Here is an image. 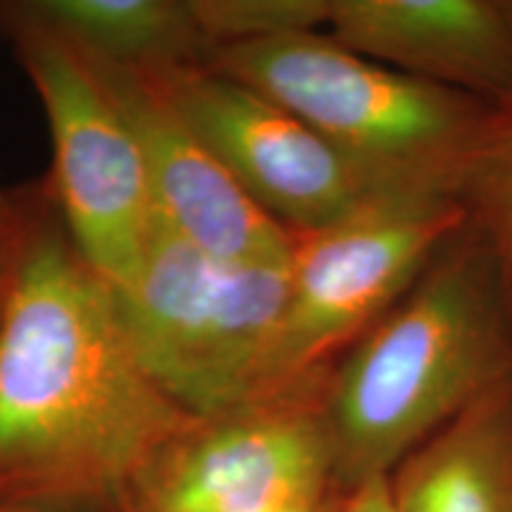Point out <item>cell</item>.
<instances>
[{"label": "cell", "instance_id": "cell-15", "mask_svg": "<svg viewBox=\"0 0 512 512\" xmlns=\"http://www.w3.org/2000/svg\"><path fill=\"white\" fill-rule=\"evenodd\" d=\"M482 176L491 181L498 219H501L505 242H508L512 256V121L505 128L498 126L494 150H491V157L486 162Z\"/></svg>", "mask_w": 512, "mask_h": 512}, {"label": "cell", "instance_id": "cell-2", "mask_svg": "<svg viewBox=\"0 0 512 512\" xmlns=\"http://www.w3.org/2000/svg\"><path fill=\"white\" fill-rule=\"evenodd\" d=\"M510 368L489 261L467 252L432 261L325 380L337 489L392 475L448 422L503 389Z\"/></svg>", "mask_w": 512, "mask_h": 512}, {"label": "cell", "instance_id": "cell-6", "mask_svg": "<svg viewBox=\"0 0 512 512\" xmlns=\"http://www.w3.org/2000/svg\"><path fill=\"white\" fill-rule=\"evenodd\" d=\"M0 31L34 86L53 145L48 188L83 259L112 290L143 266L157 207L140 147L98 69L53 31L0 3Z\"/></svg>", "mask_w": 512, "mask_h": 512}, {"label": "cell", "instance_id": "cell-10", "mask_svg": "<svg viewBox=\"0 0 512 512\" xmlns=\"http://www.w3.org/2000/svg\"><path fill=\"white\" fill-rule=\"evenodd\" d=\"M339 46L460 93H512V3L330 0Z\"/></svg>", "mask_w": 512, "mask_h": 512}, {"label": "cell", "instance_id": "cell-14", "mask_svg": "<svg viewBox=\"0 0 512 512\" xmlns=\"http://www.w3.org/2000/svg\"><path fill=\"white\" fill-rule=\"evenodd\" d=\"M27 230V190L0 183V311L8 299L12 278Z\"/></svg>", "mask_w": 512, "mask_h": 512}, {"label": "cell", "instance_id": "cell-3", "mask_svg": "<svg viewBox=\"0 0 512 512\" xmlns=\"http://www.w3.org/2000/svg\"><path fill=\"white\" fill-rule=\"evenodd\" d=\"M207 64L297 114L373 197H458L494 150L498 126L470 95L351 53L323 31L226 46Z\"/></svg>", "mask_w": 512, "mask_h": 512}, {"label": "cell", "instance_id": "cell-11", "mask_svg": "<svg viewBox=\"0 0 512 512\" xmlns=\"http://www.w3.org/2000/svg\"><path fill=\"white\" fill-rule=\"evenodd\" d=\"M394 512H508L510 384L467 408L389 475Z\"/></svg>", "mask_w": 512, "mask_h": 512}, {"label": "cell", "instance_id": "cell-19", "mask_svg": "<svg viewBox=\"0 0 512 512\" xmlns=\"http://www.w3.org/2000/svg\"><path fill=\"white\" fill-rule=\"evenodd\" d=\"M508 512H512V505H510V508H508Z\"/></svg>", "mask_w": 512, "mask_h": 512}, {"label": "cell", "instance_id": "cell-4", "mask_svg": "<svg viewBox=\"0 0 512 512\" xmlns=\"http://www.w3.org/2000/svg\"><path fill=\"white\" fill-rule=\"evenodd\" d=\"M290 264L219 259L157 221L138 275L114 297L140 361L190 415L252 399L287 304Z\"/></svg>", "mask_w": 512, "mask_h": 512}, {"label": "cell", "instance_id": "cell-13", "mask_svg": "<svg viewBox=\"0 0 512 512\" xmlns=\"http://www.w3.org/2000/svg\"><path fill=\"white\" fill-rule=\"evenodd\" d=\"M190 10L219 50L328 27L330 0H190Z\"/></svg>", "mask_w": 512, "mask_h": 512}, {"label": "cell", "instance_id": "cell-5", "mask_svg": "<svg viewBox=\"0 0 512 512\" xmlns=\"http://www.w3.org/2000/svg\"><path fill=\"white\" fill-rule=\"evenodd\" d=\"M463 219L458 197L380 195L328 228L297 235L287 304L252 399L328 380L332 356L411 290Z\"/></svg>", "mask_w": 512, "mask_h": 512}, {"label": "cell", "instance_id": "cell-18", "mask_svg": "<svg viewBox=\"0 0 512 512\" xmlns=\"http://www.w3.org/2000/svg\"><path fill=\"white\" fill-rule=\"evenodd\" d=\"M0 512H53V510H36V508H19V505H0Z\"/></svg>", "mask_w": 512, "mask_h": 512}, {"label": "cell", "instance_id": "cell-12", "mask_svg": "<svg viewBox=\"0 0 512 512\" xmlns=\"http://www.w3.org/2000/svg\"><path fill=\"white\" fill-rule=\"evenodd\" d=\"M19 17L53 31L81 53L133 69L202 62L214 46L190 0H8Z\"/></svg>", "mask_w": 512, "mask_h": 512}, {"label": "cell", "instance_id": "cell-8", "mask_svg": "<svg viewBox=\"0 0 512 512\" xmlns=\"http://www.w3.org/2000/svg\"><path fill=\"white\" fill-rule=\"evenodd\" d=\"M138 72L188 121L230 178L290 233L328 228L373 197L335 147L247 83L202 62Z\"/></svg>", "mask_w": 512, "mask_h": 512}, {"label": "cell", "instance_id": "cell-16", "mask_svg": "<svg viewBox=\"0 0 512 512\" xmlns=\"http://www.w3.org/2000/svg\"><path fill=\"white\" fill-rule=\"evenodd\" d=\"M328 512H394L389 477H370L339 491Z\"/></svg>", "mask_w": 512, "mask_h": 512}, {"label": "cell", "instance_id": "cell-17", "mask_svg": "<svg viewBox=\"0 0 512 512\" xmlns=\"http://www.w3.org/2000/svg\"><path fill=\"white\" fill-rule=\"evenodd\" d=\"M339 494V491H337ZM335 494V496H337ZM335 496L328 498V501L323 503H306V505H294V508H285V510H275V512H328L332 501H335Z\"/></svg>", "mask_w": 512, "mask_h": 512}, {"label": "cell", "instance_id": "cell-7", "mask_svg": "<svg viewBox=\"0 0 512 512\" xmlns=\"http://www.w3.org/2000/svg\"><path fill=\"white\" fill-rule=\"evenodd\" d=\"M325 380L195 418L152 458L119 512H275L337 494Z\"/></svg>", "mask_w": 512, "mask_h": 512}, {"label": "cell", "instance_id": "cell-9", "mask_svg": "<svg viewBox=\"0 0 512 512\" xmlns=\"http://www.w3.org/2000/svg\"><path fill=\"white\" fill-rule=\"evenodd\" d=\"M88 60L98 69L136 138L157 216L164 226L226 261H292L297 235L271 219L230 178L188 121L169 105L143 72L93 57Z\"/></svg>", "mask_w": 512, "mask_h": 512}, {"label": "cell", "instance_id": "cell-1", "mask_svg": "<svg viewBox=\"0 0 512 512\" xmlns=\"http://www.w3.org/2000/svg\"><path fill=\"white\" fill-rule=\"evenodd\" d=\"M0 311V505L119 512L190 415L159 387L114 290L76 249L48 183Z\"/></svg>", "mask_w": 512, "mask_h": 512}]
</instances>
